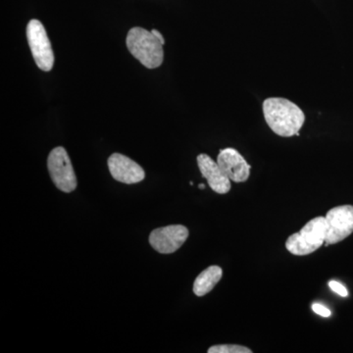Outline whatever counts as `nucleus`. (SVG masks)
I'll return each instance as SVG.
<instances>
[{"mask_svg":"<svg viewBox=\"0 0 353 353\" xmlns=\"http://www.w3.org/2000/svg\"><path fill=\"white\" fill-rule=\"evenodd\" d=\"M263 115L267 125L283 138L299 136L305 115L296 103L283 97H270L263 102Z\"/></svg>","mask_w":353,"mask_h":353,"instance_id":"f257e3e1","label":"nucleus"},{"mask_svg":"<svg viewBox=\"0 0 353 353\" xmlns=\"http://www.w3.org/2000/svg\"><path fill=\"white\" fill-rule=\"evenodd\" d=\"M127 48L132 57L148 69L161 66L164 59V43L152 32L134 27L128 32Z\"/></svg>","mask_w":353,"mask_h":353,"instance_id":"f03ea898","label":"nucleus"},{"mask_svg":"<svg viewBox=\"0 0 353 353\" xmlns=\"http://www.w3.org/2000/svg\"><path fill=\"white\" fill-rule=\"evenodd\" d=\"M326 234V218L318 216L309 221L299 233L292 234L285 241V248L297 256L310 254L324 245Z\"/></svg>","mask_w":353,"mask_h":353,"instance_id":"7ed1b4c3","label":"nucleus"},{"mask_svg":"<svg viewBox=\"0 0 353 353\" xmlns=\"http://www.w3.org/2000/svg\"><path fill=\"white\" fill-rule=\"evenodd\" d=\"M27 39L32 57L39 69L50 72L54 64V54L48 34L39 20H31L27 26Z\"/></svg>","mask_w":353,"mask_h":353,"instance_id":"20e7f679","label":"nucleus"},{"mask_svg":"<svg viewBox=\"0 0 353 353\" xmlns=\"http://www.w3.org/2000/svg\"><path fill=\"white\" fill-rule=\"evenodd\" d=\"M48 167L51 180L53 181L58 190L67 192V194L76 190L75 172H74L73 165L71 163L68 153L64 148L58 146L50 153Z\"/></svg>","mask_w":353,"mask_h":353,"instance_id":"39448f33","label":"nucleus"},{"mask_svg":"<svg viewBox=\"0 0 353 353\" xmlns=\"http://www.w3.org/2000/svg\"><path fill=\"white\" fill-rule=\"evenodd\" d=\"M327 234L325 245H334L345 240L353 233V206H336L325 216Z\"/></svg>","mask_w":353,"mask_h":353,"instance_id":"423d86ee","label":"nucleus"},{"mask_svg":"<svg viewBox=\"0 0 353 353\" xmlns=\"http://www.w3.org/2000/svg\"><path fill=\"white\" fill-rule=\"evenodd\" d=\"M189 238V230L183 225H170L154 230L150 236L153 250L162 254H171L179 250Z\"/></svg>","mask_w":353,"mask_h":353,"instance_id":"0eeeda50","label":"nucleus"},{"mask_svg":"<svg viewBox=\"0 0 353 353\" xmlns=\"http://www.w3.org/2000/svg\"><path fill=\"white\" fill-rule=\"evenodd\" d=\"M108 168L114 180L132 185L141 182L145 178V172L131 158L121 153H113L108 159Z\"/></svg>","mask_w":353,"mask_h":353,"instance_id":"6e6552de","label":"nucleus"},{"mask_svg":"<svg viewBox=\"0 0 353 353\" xmlns=\"http://www.w3.org/2000/svg\"><path fill=\"white\" fill-rule=\"evenodd\" d=\"M217 163L232 182L243 183L250 178V165L234 148L221 150L217 157Z\"/></svg>","mask_w":353,"mask_h":353,"instance_id":"1a4fd4ad","label":"nucleus"},{"mask_svg":"<svg viewBox=\"0 0 353 353\" xmlns=\"http://www.w3.org/2000/svg\"><path fill=\"white\" fill-rule=\"evenodd\" d=\"M197 164L202 176L208 180L209 187L219 194H226L231 190V182L220 168L219 164L215 162L208 154H199L197 157Z\"/></svg>","mask_w":353,"mask_h":353,"instance_id":"9d476101","label":"nucleus"},{"mask_svg":"<svg viewBox=\"0 0 353 353\" xmlns=\"http://www.w3.org/2000/svg\"><path fill=\"white\" fill-rule=\"evenodd\" d=\"M223 276V271L221 267H208L205 270L202 271L194 283V292L196 296H204L214 289L216 285L219 283Z\"/></svg>","mask_w":353,"mask_h":353,"instance_id":"9b49d317","label":"nucleus"},{"mask_svg":"<svg viewBox=\"0 0 353 353\" xmlns=\"http://www.w3.org/2000/svg\"><path fill=\"white\" fill-rule=\"evenodd\" d=\"M208 353H252V350L248 347L238 345H221L211 347L208 350Z\"/></svg>","mask_w":353,"mask_h":353,"instance_id":"f8f14e48","label":"nucleus"},{"mask_svg":"<svg viewBox=\"0 0 353 353\" xmlns=\"http://www.w3.org/2000/svg\"><path fill=\"white\" fill-rule=\"evenodd\" d=\"M329 287L331 288V290H333V292L338 294L339 296L343 297L348 296L347 290L345 289L341 283L336 282V281H331V282L329 283Z\"/></svg>","mask_w":353,"mask_h":353,"instance_id":"ddd939ff","label":"nucleus"},{"mask_svg":"<svg viewBox=\"0 0 353 353\" xmlns=\"http://www.w3.org/2000/svg\"><path fill=\"white\" fill-rule=\"evenodd\" d=\"M312 310L314 311L316 314L322 316V317H330L331 316V311L328 308L325 307L324 305L320 303L312 304Z\"/></svg>","mask_w":353,"mask_h":353,"instance_id":"4468645a","label":"nucleus"},{"mask_svg":"<svg viewBox=\"0 0 353 353\" xmlns=\"http://www.w3.org/2000/svg\"><path fill=\"white\" fill-rule=\"evenodd\" d=\"M153 34H155V36L157 37L158 39H160V41H162V43H165V39L163 38V36H162L161 32H158L157 30H152V31Z\"/></svg>","mask_w":353,"mask_h":353,"instance_id":"2eb2a0df","label":"nucleus"},{"mask_svg":"<svg viewBox=\"0 0 353 353\" xmlns=\"http://www.w3.org/2000/svg\"><path fill=\"white\" fill-rule=\"evenodd\" d=\"M199 189L204 190L205 189V185H203V183H201V185H199Z\"/></svg>","mask_w":353,"mask_h":353,"instance_id":"dca6fc26","label":"nucleus"}]
</instances>
